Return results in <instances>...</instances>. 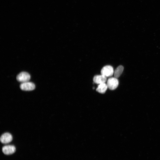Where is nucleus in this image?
<instances>
[{
	"instance_id": "8",
	"label": "nucleus",
	"mask_w": 160,
	"mask_h": 160,
	"mask_svg": "<svg viewBox=\"0 0 160 160\" xmlns=\"http://www.w3.org/2000/svg\"><path fill=\"white\" fill-rule=\"evenodd\" d=\"M108 88L107 85L105 83H104L99 84L96 90L100 93H104L107 90Z\"/></svg>"
},
{
	"instance_id": "9",
	"label": "nucleus",
	"mask_w": 160,
	"mask_h": 160,
	"mask_svg": "<svg viewBox=\"0 0 160 160\" xmlns=\"http://www.w3.org/2000/svg\"><path fill=\"white\" fill-rule=\"evenodd\" d=\"M124 70V67L122 66L118 67L114 72L115 77L118 78L121 75Z\"/></svg>"
},
{
	"instance_id": "2",
	"label": "nucleus",
	"mask_w": 160,
	"mask_h": 160,
	"mask_svg": "<svg viewBox=\"0 0 160 160\" xmlns=\"http://www.w3.org/2000/svg\"><path fill=\"white\" fill-rule=\"evenodd\" d=\"M119 84L118 79L117 78L114 77L109 78L107 81V85L110 89L113 90L117 88Z\"/></svg>"
},
{
	"instance_id": "1",
	"label": "nucleus",
	"mask_w": 160,
	"mask_h": 160,
	"mask_svg": "<svg viewBox=\"0 0 160 160\" xmlns=\"http://www.w3.org/2000/svg\"><path fill=\"white\" fill-rule=\"evenodd\" d=\"M30 78L31 76L30 74L25 72H21L16 77L17 81L22 83L29 82Z\"/></svg>"
},
{
	"instance_id": "4",
	"label": "nucleus",
	"mask_w": 160,
	"mask_h": 160,
	"mask_svg": "<svg viewBox=\"0 0 160 160\" xmlns=\"http://www.w3.org/2000/svg\"><path fill=\"white\" fill-rule=\"evenodd\" d=\"M21 89L24 91H31L34 90L35 88V84L29 82L22 83L20 85Z\"/></svg>"
},
{
	"instance_id": "7",
	"label": "nucleus",
	"mask_w": 160,
	"mask_h": 160,
	"mask_svg": "<svg viewBox=\"0 0 160 160\" xmlns=\"http://www.w3.org/2000/svg\"><path fill=\"white\" fill-rule=\"evenodd\" d=\"M16 149L13 145H7L2 148L3 152L6 155H10L14 153L16 151Z\"/></svg>"
},
{
	"instance_id": "6",
	"label": "nucleus",
	"mask_w": 160,
	"mask_h": 160,
	"mask_svg": "<svg viewBox=\"0 0 160 160\" xmlns=\"http://www.w3.org/2000/svg\"><path fill=\"white\" fill-rule=\"evenodd\" d=\"M93 79L95 83L99 85L105 83L107 81L106 77L102 74L95 76Z\"/></svg>"
},
{
	"instance_id": "5",
	"label": "nucleus",
	"mask_w": 160,
	"mask_h": 160,
	"mask_svg": "<svg viewBox=\"0 0 160 160\" xmlns=\"http://www.w3.org/2000/svg\"><path fill=\"white\" fill-rule=\"evenodd\" d=\"M13 139V137L10 133L6 132L4 133L1 137V141L4 144H7L11 142Z\"/></svg>"
},
{
	"instance_id": "3",
	"label": "nucleus",
	"mask_w": 160,
	"mask_h": 160,
	"mask_svg": "<svg viewBox=\"0 0 160 160\" xmlns=\"http://www.w3.org/2000/svg\"><path fill=\"white\" fill-rule=\"evenodd\" d=\"M114 72L113 68L112 66L107 65L102 68L101 73V74L107 77L112 76L114 73Z\"/></svg>"
}]
</instances>
